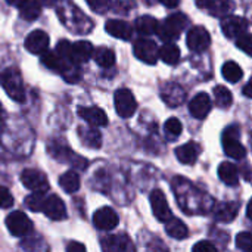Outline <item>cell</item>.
Masks as SVG:
<instances>
[{
  "label": "cell",
  "mask_w": 252,
  "mask_h": 252,
  "mask_svg": "<svg viewBox=\"0 0 252 252\" xmlns=\"http://www.w3.org/2000/svg\"><path fill=\"white\" fill-rule=\"evenodd\" d=\"M188 24H189V19L185 13H173L162 22H158L155 32L158 34L161 40L167 43V41L179 38V35L183 32Z\"/></svg>",
  "instance_id": "obj_1"
},
{
  "label": "cell",
  "mask_w": 252,
  "mask_h": 252,
  "mask_svg": "<svg viewBox=\"0 0 252 252\" xmlns=\"http://www.w3.org/2000/svg\"><path fill=\"white\" fill-rule=\"evenodd\" d=\"M0 84L12 100L15 102L25 100V89H24L22 77L16 68H6L0 74Z\"/></svg>",
  "instance_id": "obj_2"
},
{
  "label": "cell",
  "mask_w": 252,
  "mask_h": 252,
  "mask_svg": "<svg viewBox=\"0 0 252 252\" xmlns=\"http://www.w3.org/2000/svg\"><path fill=\"white\" fill-rule=\"evenodd\" d=\"M239 126L233 124L227 127L223 133V149L224 154L233 159H244L247 157V149L239 140Z\"/></svg>",
  "instance_id": "obj_3"
},
{
  "label": "cell",
  "mask_w": 252,
  "mask_h": 252,
  "mask_svg": "<svg viewBox=\"0 0 252 252\" xmlns=\"http://www.w3.org/2000/svg\"><path fill=\"white\" fill-rule=\"evenodd\" d=\"M114 103L117 114L123 118H130L134 115L137 109V102L133 96V93L128 89H120L115 92L114 96Z\"/></svg>",
  "instance_id": "obj_4"
},
{
  "label": "cell",
  "mask_w": 252,
  "mask_h": 252,
  "mask_svg": "<svg viewBox=\"0 0 252 252\" xmlns=\"http://www.w3.org/2000/svg\"><path fill=\"white\" fill-rule=\"evenodd\" d=\"M186 43H188V47L192 52L201 53V52H205L210 47L211 35H210V32H208V30L205 27L198 25V27H193V28L189 30L188 37H186Z\"/></svg>",
  "instance_id": "obj_5"
},
{
  "label": "cell",
  "mask_w": 252,
  "mask_h": 252,
  "mask_svg": "<svg viewBox=\"0 0 252 252\" xmlns=\"http://www.w3.org/2000/svg\"><path fill=\"white\" fill-rule=\"evenodd\" d=\"M6 226L13 236H27L32 230V221L22 211H13L6 217Z\"/></svg>",
  "instance_id": "obj_6"
},
{
  "label": "cell",
  "mask_w": 252,
  "mask_h": 252,
  "mask_svg": "<svg viewBox=\"0 0 252 252\" xmlns=\"http://www.w3.org/2000/svg\"><path fill=\"white\" fill-rule=\"evenodd\" d=\"M133 52H134V56L145 63L154 65L158 61V46L155 44V41L149 38L136 40L133 44Z\"/></svg>",
  "instance_id": "obj_7"
},
{
  "label": "cell",
  "mask_w": 252,
  "mask_h": 252,
  "mask_svg": "<svg viewBox=\"0 0 252 252\" xmlns=\"http://www.w3.org/2000/svg\"><path fill=\"white\" fill-rule=\"evenodd\" d=\"M21 182L22 185L32 192H46L49 189L47 177L43 171L35 168H27L21 173Z\"/></svg>",
  "instance_id": "obj_8"
},
{
  "label": "cell",
  "mask_w": 252,
  "mask_h": 252,
  "mask_svg": "<svg viewBox=\"0 0 252 252\" xmlns=\"http://www.w3.org/2000/svg\"><path fill=\"white\" fill-rule=\"evenodd\" d=\"M221 30L223 34L229 38H236L241 34L248 31V21L242 16H233L227 15L221 21Z\"/></svg>",
  "instance_id": "obj_9"
},
{
  "label": "cell",
  "mask_w": 252,
  "mask_h": 252,
  "mask_svg": "<svg viewBox=\"0 0 252 252\" xmlns=\"http://www.w3.org/2000/svg\"><path fill=\"white\" fill-rule=\"evenodd\" d=\"M120 223V217L118 214L109 208V207H103L100 210H97L93 216V224L99 229V230H105L109 232L112 229H115Z\"/></svg>",
  "instance_id": "obj_10"
},
{
  "label": "cell",
  "mask_w": 252,
  "mask_h": 252,
  "mask_svg": "<svg viewBox=\"0 0 252 252\" xmlns=\"http://www.w3.org/2000/svg\"><path fill=\"white\" fill-rule=\"evenodd\" d=\"M41 211L50 220H55V221L63 220L66 217V207H65L63 201L58 195L46 196L44 202H43V207H41Z\"/></svg>",
  "instance_id": "obj_11"
},
{
  "label": "cell",
  "mask_w": 252,
  "mask_h": 252,
  "mask_svg": "<svg viewBox=\"0 0 252 252\" xmlns=\"http://www.w3.org/2000/svg\"><path fill=\"white\" fill-rule=\"evenodd\" d=\"M151 207H152L154 216L162 223H165L167 220H170L173 217V213L168 207L167 198L162 193V190H159V189H157L151 193Z\"/></svg>",
  "instance_id": "obj_12"
},
{
  "label": "cell",
  "mask_w": 252,
  "mask_h": 252,
  "mask_svg": "<svg viewBox=\"0 0 252 252\" xmlns=\"http://www.w3.org/2000/svg\"><path fill=\"white\" fill-rule=\"evenodd\" d=\"M161 97L168 106H180L186 99V92L177 83H165L161 89Z\"/></svg>",
  "instance_id": "obj_13"
},
{
  "label": "cell",
  "mask_w": 252,
  "mask_h": 252,
  "mask_svg": "<svg viewBox=\"0 0 252 252\" xmlns=\"http://www.w3.org/2000/svg\"><path fill=\"white\" fill-rule=\"evenodd\" d=\"M24 46L30 53L41 55L49 47V35L41 30H35V31H32V32H30L27 35Z\"/></svg>",
  "instance_id": "obj_14"
},
{
  "label": "cell",
  "mask_w": 252,
  "mask_h": 252,
  "mask_svg": "<svg viewBox=\"0 0 252 252\" xmlns=\"http://www.w3.org/2000/svg\"><path fill=\"white\" fill-rule=\"evenodd\" d=\"M211 106H213V103L207 93H198L189 102V111H190L192 117H195L196 120H204L210 114Z\"/></svg>",
  "instance_id": "obj_15"
},
{
  "label": "cell",
  "mask_w": 252,
  "mask_h": 252,
  "mask_svg": "<svg viewBox=\"0 0 252 252\" xmlns=\"http://www.w3.org/2000/svg\"><path fill=\"white\" fill-rule=\"evenodd\" d=\"M50 152H53V155L56 157V159L59 161H65V162H69L72 167H77V168H84L87 165L86 159L74 152H71L65 145H56L53 143V148H49Z\"/></svg>",
  "instance_id": "obj_16"
},
{
  "label": "cell",
  "mask_w": 252,
  "mask_h": 252,
  "mask_svg": "<svg viewBox=\"0 0 252 252\" xmlns=\"http://www.w3.org/2000/svg\"><path fill=\"white\" fill-rule=\"evenodd\" d=\"M78 115L93 127H103V126L108 124L106 114L97 106H87V108L80 106L78 108Z\"/></svg>",
  "instance_id": "obj_17"
},
{
  "label": "cell",
  "mask_w": 252,
  "mask_h": 252,
  "mask_svg": "<svg viewBox=\"0 0 252 252\" xmlns=\"http://www.w3.org/2000/svg\"><path fill=\"white\" fill-rule=\"evenodd\" d=\"M105 30L108 34L117 37V38H121V40H130L131 35H133V27L123 21V19H109L106 21L105 24Z\"/></svg>",
  "instance_id": "obj_18"
},
{
  "label": "cell",
  "mask_w": 252,
  "mask_h": 252,
  "mask_svg": "<svg viewBox=\"0 0 252 252\" xmlns=\"http://www.w3.org/2000/svg\"><path fill=\"white\" fill-rule=\"evenodd\" d=\"M201 154V146L196 142H188L176 149V157L182 164H195Z\"/></svg>",
  "instance_id": "obj_19"
},
{
  "label": "cell",
  "mask_w": 252,
  "mask_h": 252,
  "mask_svg": "<svg viewBox=\"0 0 252 252\" xmlns=\"http://www.w3.org/2000/svg\"><path fill=\"white\" fill-rule=\"evenodd\" d=\"M93 46L92 43L81 40L74 44H71V59L74 63H84L93 56Z\"/></svg>",
  "instance_id": "obj_20"
},
{
  "label": "cell",
  "mask_w": 252,
  "mask_h": 252,
  "mask_svg": "<svg viewBox=\"0 0 252 252\" xmlns=\"http://www.w3.org/2000/svg\"><path fill=\"white\" fill-rule=\"evenodd\" d=\"M102 248L105 251H134V245L127 236L117 235L102 239Z\"/></svg>",
  "instance_id": "obj_21"
},
{
  "label": "cell",
  "mask_w": 252,
  "mask_h": 252,
  "mask_svg": "<svg viewBox=\"0 0 252 252\" xmlns=\"http://www.w3.org/2000/svg\"><path fill=\"white\" fill-rule=\"evenodd\" d=\"M205 7L216 18H224L235 10L233 0H207Z\"/></svg>",
  "instance_id": "obj_22"
},
{
  "label": "cell",
  "mask_w": 252,
  "mask_h": 252,
  "mask_svg": "<svg viewBox=\"0 0 252 252\" xmlns=\"http://www.w3.org/2000/svg\"><path fill=\"white\" fill-rule=\"evenodd\" d=\"M239 213L238 202H223L216 208V219L221 223H230L236 219Z\"/></svg>",
  "instance_id": "obj_23"
},
{
  "label": "cell",
  "mask_w": 252,
  "mask_h": 252,
  "mask_svg": "<svg viewBox=\"0 0 252 252\" xmlns=\"http://www.w3.org/2000/svg\"><path fill=\"white\" fill-rule=\"evenodd\" d=\"M219 177L229 186H236L239 182V171L238 167L232 162H221L219 167Z\"/></svg>",
  "instance_id": "obj_24"
},
{
  "label": "cell",
  "mask_w": 252,
  "mask_h": 252,
  "mask_svg": "<svg viewBox=\"0 0 252 252\" xmlns=\"http://www.w3.org/2000/svg\"><path fill=\"white\" fill-rule=\"evenodd\" d=\"M18 7H19V16L24 21H35L41 13V3L37 0H25Z\"/></svg>",
  "instance_id": "obj_25"
},
{
  "label": "cell",
  "mask_w": 252,
  "mask_h": 252,
  "mask_svg": "<svg viewBox=\"0 0 252 252\" xmlns=\"http://www.w3.org/2000/svg\"><path fill=\"white\" fill-rule=\"evenodd\" d=\"M158 58L168 65H176L180 61V49L174 43L167 41L161 49H158Z\"/></svg>",
  "instance_id": "obj_26"
},
{
  "label": "cell",
  "mask_w": 252,
  "mask_h": 252,
  "mask_svg": "<svg viewBox=\"0 0 252 252\" xmlns=\"http://www.w3.org/2000/svg\"><path fill=\"white\" fill-rule=\"evenodd\" d=\"M78 137H80V140L86 146L93 148V149H97L102 145V136H100V133L96 128H84V127H80L78 128Z\"/></svg>",
  "instance_id": "obj_27"
},
{
  "label": "cell",
  "mask_w": 252,
  "mask_h": 252,
  "mask_svg": "<svg viewBox=\"0 0 252 252\" xmlns=\"http://www.w3.org/2000/svg\"><path fill=\"white\" fill-rule=\"evenodd\" d=\"M165 232L174 239H185L189 235L188 226L182 220L174 219V217H171L170 220L165 221Z\"/></svg>",
  "instance_id": "obj_28"
},
{
  "label": "cell",
  "mask_w": 252,
  "mask_h": 252,
  "mask_svg": "<svg viewBox=\"0 0 252 252\" xmlns=\"http://www.w3.org/2000/svg\"><path fill=\"white\" fill-rule=\"evenodd\" d=\"M157 25H158V21L151 16V15H143L140 18L136 19V24H134V28L139 34L142 35H151V34H155L157 31Z\"/></svg>",
  "instance_id": "obj_29"
},
{
  "label": "cell",
  "mask_w": 252,
  "mask_h": 252,
  "mask_svg": "<svg viewBox=\"0 0 252 252\" xmlns=\"http://www.w3.org/2000/svg\"><path fill=\"white\" fill-rule=\"evenodd\" d=\"M59 186L66 192V193H75L80 189V177L75 171H66L65 174L61 176L59 179Z\"/></svg>",
  "instance_id": "obj_30"
},
{
  "label": "cell",
  "mask_w": 252,
  "mask_h": 252,
  "mask_svg": "<svg viewBox=\"0 0 252 252\" xmlns=\"http://www.w3.org/2000/svg\"><path fill=\"white\" fill-rule=\"evenodd\" d=\"M93 58L96 61L97 65L103 66V68H111L115 63V53L114 50L102 46L96 50H93Z\"/></svg>",
  "instance_id": "obj_31"
},
{
  "label": "cell",
  "mask_w": 252,
  "mask_h": 252,
  "mask_svg": "<svg viewBox=\"0 0 252 252\" xmlns=\"http://www.w3.org/2000/svg\"><path fill=\"white\" fill-rule=\"evenodd\" d=\"M221 74L229 83H238L244 77V71L236 62H226L221 68Z\"/></svg>",
  "instance_id": "obj_32"
},
{
  "label": "cell",
  "mask_w": 252,
  "mask_h": 252,
  "mask_svg": "<svg viewBox=\"0 0 252 252\" xmlns=\"http://www.w3.org/2000/svg\"><path fill=\"white\" fill-rule=\"evenodd\" d=\"M214 97H216L217 106H220V108H229L233 102L232 92L224 86H216L214 87Z\"/></svg>",
  "instance_id": "obj_33"
},
{
  "label": "cell",
  "mask_w": 252,
  "mask_h": 252,
  "mask_svg": "<svg viewBox=\"0 0 252 252\" xmlns=\"http://www.w3.org/2000/svg\"><path fill=\"white\" fill-rule=\"evenodd\" d=\"M164 131H165V134H167V137H168V139L174 140V139H177V137L182 134V131H183V126H182V123H180V120H179V118L173 117V118H168V120L165 121Z\"/></svg>",
  "instance_id": "obj_34"
},
{
  "label": "cell",
  "mask_w": 252,
  "mask_h": 252,
  "mask_svg": "<svg viewBox=\"0 0 252 252\" xmlns=\"http://www.w3.org/2000/svg\"><path fill=\"white\" fill-rule=\"evenodd\" d=\"M44 198H46L44 192H34L30 196H27L24 202H25V207H28V210H31L34 213H38V211H41Z\"/></svg>",
  "instance_id": "obj_35"
},
{
  "label": "cell",
  "mask_w": 252,
  "mask_h": 252,
  "mask_svg": "<svg viewBox=\"0 0 252 252\" xmlns=\"http://www.w3.org/2000/svg\"><path fill=\"white\" fill-rule=\"evenodd\" d=\"M55 52H56L62 59H65V61H68V62L74 63V62H72V59H71V43H69L68 40H61V41L56 44Z\"/></svg>",
  "instance_id": "obj_36"
},
{
  "label": "cell",
  "mask_w": 252,
  "mask_h": 252,
  "mask_svg": "<svg viewBox=\"0 0 252 252\" xmlns=\"http://www.w3.org/2000/svg\"><path fill=\"white\" fill-rule=\"evenodd\" d=\"M238 40H236V46L239 47V49H242L247 55H251L252 53V40H251V34L247 31V32H244V34H241L239 37H236Z\"/></svg>",
  "instance_id": "obj_37"
},
{
  "label": "cell",
  "mask_w": 252,
  "mask_h": 252,
  "mask_svg": "<svg viewBox=\"0 0 252 252\" xmlns=\"http://www.w3.org/2000/svg\"><path fill=\"white\" fill-rule=\"evenodd\" d=\"M252 236L250 232H241L236 236V247L242 251H250L251 250Z\"/></svg>",
  "instance_id": "obj_38"
},
{
  "label": "cell",
  "mask_w": 252,
  "mask_h": 252,
  "mask_svg": "<svg viewBox=\"0 0 252 252\" xmlns=\"http://www.w3.org/2000/svg\"><path fill=\"white\" fill-rule=\"evenodd\" d=\"M90 9L96 13H105L111 7V0H86Z\"/></svg>",
  "instance_id": "obj_39"
},
{
  "label": "cell",
  "mask_w": 252,
  "mask_h": 252,
  "mask_svg": "<svg viewBox=\"0 0 252 252\" xmlns=\"http://www.w3.org/2000/svg\"><path fill=\"white\" fill-rule=\"evenodd\" d=\"M13 205V196L10 195L9 189L0 186V208H10Z\"/></svg>",
  "instance_id": "obj_40"
},
{
  "label": "cell",
  "mask_w": 252,
  "mask_h": 252,
  "mask_svg": "<svg viewBox=\"0 0 252 252\" xmlns=\"http://www.w3.org/2000/svg\"><path fill=\"white\" fill-rule=\"evenodd\" d=\"M193 251L195 252H216L217 247L213 245L210 241H201L196 245H193Z\"/></svg>",
  "instance_id": "obj_41"
},
{
  "label": "cell",
  "mask_w": 252,
  "mask_h": 252,
  "mask_svg": "<svg viewBox=\"0 0 252 252\" xmlns=\"http://www.w3.org/2000/svg\"><path fill=\"white\" fill-rule=\"evenodd\" d=\"M66 251L68 252H84L86 251V247L83 244H78V242H71L68 247H66Z\"/></svg>",
  "instance_id": "obj_42"
},
{
  "label": "cell",
  "mask_w": 252,
  "mask_h": 252,
  "mask_svg": "<svg viewBox=\"0 0 252 252\" xmlns=\"http://www.w3.org/2000/svg\"><path fill=\"white\" fill-rule=\"evenodd\" d=\"M159 3H162L164 6H167V7H176V6H179V3H180V0H158Z\"/></svg>",
  "instance_id": "obj_43"
},
{
  "label": "cell",
  "mask_w": 252,
  "mask_h": 252,
  "mask_svg": "<svg viewBox=\"0 0 252 252\" xmlns=\"http://www.w3.org/2000/svg\"><path fill=\"white\" fill-rule=\"evenodd\" d=\"M4 118H6V114H4V109L0 103V126H4Z\"/></svg>",
  "instance_id": "obj_44"
},
{
  "label": "cell",
  "mask_w": 252,
  "mask_h": 252,
  "mask_svg": "<svg viewBox=\"0 0 252 252\" xmlns=\"http://www.w3.org/2000/svg\"><path fill=\"white\" fill-rule=\"evenodd\" d=\"M244 93H245V96H247V97H252L251 83H248V84L245 86V89H244Z\"/></svg>",
  "instance_id": "obj_45"
},
{
  "label": "cell",
  "mask_w": 252,
  "mask_h": 252,
  "mask_svg": "<svg viewBox=\"0 0 252 252\" xmlns=\"http://www.w3.org/2000/svg\"><path fill=\"white\" fill-rule=\"evenodd\" d=\"M9 4H12V6H19L21 3H24L25 0H6Z\"/></svg>",
  "instance_id": "obj_46"
}]
</instances>
